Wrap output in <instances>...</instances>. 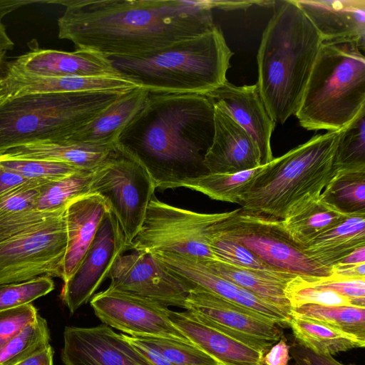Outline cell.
Returning <instances> with one entry per match:
<instances>
[{"label":"cell","instance_id":"45","mask_svg":"<svg viewBox=\"0 0 365 365\" xmlns=\"http://www.w3.org/2000/svg\"><path fill=\"white\" fill-rule=\"evenodd\" d=\"M302 284L337 292L344 297L365 301V279H335L330 276L323 277L297 275Z\"/></svg>","mask_w":365,"mask_h":365},{"label":"cell","instance_id":"50","mask_svg":"<svg viewBox=\"0 0 365 365\" xmlns=\"http://www.w3.org/2000/svg\"><path fill=\"white\" fill-rule=\"evenodd\" d=\"M24 177L11 170L0 165V195L26 182Z\"/></svg>","mask_w":365,"mask_h":365},{"label":"cell","instance_id":"29","mask_svg":"<svg viewBox=\"0 0 365 365\" xmlns=\"http://www.w3.org/2000/svg\"><path fill=\"white\" fill-rule=\"evenodd\" d=\"M206 260L221 277L290 314L291 306L286 297L285 288L287 283L298 274L279 269H252L218 260Z\"/></svg>","mask_w":365,"mask_h":365},{"label":"cell","instance_id":"48","mask_svg":"<svg viewBox=\"0 0 365 365\" xmlns=\"http://www.w3.org/2000/svg\"><path fill=\"white\" fill-rule=\"evenodd\" d=\"M123 336L153 365H173L158 351L142 342L138 337L123 334Z\"/></svg>","mask_w":365,"mask_h":365},{"label":"cell","instance_id":"49","mask_svg":"<svg viewBox=\"0 0 365 365\" xmlns=\"http://www.w3.org/2000/svg\"><path fill=\"white\" fill-rule=\"evenodd\" d=\"M329 276L335 279H365V262L357 264L336 263L331 266Z\"/></svg>","mask_w":365,"mask_h":365},{"label":"cell","instance_id":"34","mask_svg":"<svg viewBox=\"0 0 365 365\" xmlns=\"http://www.w3.org/2000/svg\"><path fill=\"white\" fill-rule=\"evenodd\" d=\"M93 170H79L62 178L46 182L33 209L40 212H54L66 208L76 198L89 194Z\"/></svg>","mask_w":365,"mask_h":365},{"label":"cell","instance_id":"44","mask_svg":"<svg viewBox=\"0 0 365 365\" xmlns=\"http://www.w3.org/2000/svg\"><path fill=\"white\" fill-rule=\"evenodd\" d=\"M38 314L37 309L31 303L0 311V351Z\"/></svg>","mask_w":365,"mask_h":365},{"label":"cell","instance_id":"40","mask_svg":"<svg viewBox=\"0 0 365 365\" xmlns=\"http://www.w3.org/2000/svg\"><path fill=\"white\" fill-rule=\"evenodd\" d=\"M0 165L18 173L27 180H54L83 170L61 162L1 157Z\"/></svg>","mask_w":365,"mask_h":365},{"label":"cell","instance_id":"19","mask_svg":"<svg viewBox=\"0 0 365 365\" xmlns=\"http://www.w3.org/2000/svg\"><path fill=\"white\" fill-rule=\"evenodd\" d=\"M9 70L46 76H85L123 78L108 58L87 50L72 52L34 46L9 61Z\"/></svg>","mask_w":365,"mask_h":365},{"label":"cell","instance_id":"26","mask_svg":"<svg viewBox=\"0 0 365 365\" xmlns=\"http://www.w3.org/2000/svg\"><path fill=\"white\" fill-rule=\"evenodd\" d=\"M115 145L93 144L69 140L36 142L9 149L0 157L61 162L79 170H91L103 161Z\"/></svg>","mask_w":365,"mask_h":365},{"label":"cell","instance_id":"28","mask_svg":"<svg viewBox=\"0 0 365 365\" xmlns=\"http://www.w3.org/2000/svg\"><path fill=\"white\" fill-rule=\"evenodd\" d=\"M365 246V214L349 215L302 247L304 253L331 269L354 250Z\"/></svg>","mask_w":365,"mask_h":365},{"label":"cell","instance_id":"51","mask_svg":"<svg viewBox=\"0 0 365 365\" xmlns=\"http://www.w3.org/2000/svg\"><path fill=\"white\" fill-rule=\"evenodd\" d=\"M53 349L49 345L44 350L30 356L15 365H53Z\"/></svg>","mask_w":365,"mask_h":365},{"label":"cell","instance_id":"47","mask_svg":"<svg viewBox=\"0 0 365 365\" xmlns=\"http://www.w3.org/2000/svg\"><path fill=\"white\" fill-rule=\"evenodd\" d=\"M289 350L290 346L286 339L281 337L264 354L262 362L266 365H287L290 359Z\"/></svg>","mask_w":365,"mask_h":365},{"label":"cell","instance_id":"30","mask_svg":"<svg viewBox=\"0 0 365 365\" xmlns=\"http://www.w3.org/2000/svg\"><path fill=\"white\" fill-rule=\"evenodd\" d=\"M265 165L235 173H210L168 185L165 190L178 187L200 192L215 200L241 204L243 196Z\"/></svg>","mask_w":365,"mask_h":365},{"label":"cell","instance_id":"7","mask_svg":"<svg viewBox=\"0 0 365 365\" xmlns=\"http://www.w3.org/2000/svg\"><path fill=\"white\" fill-rule=\"evenodd\" d=\"M125 92H50L9 96L0 103V155L19 145L68 140Z\"/></svg>","mask_w":365,"mask_h":365},{"label":"cell","instance_id":"18","mask_svg":"<svg viewBox=\"0 0 365 365\" xmlns=\"http://www.w3.org/2000/svg\"><path fill=\"white\" fill-rule=\"evenodd\" d=\"M205 96L250 134L259 148L262 165L274 159L270 140L276 123L266 110L257 83L238 86L227 81Z\"/></svg>","mask_w":365,"mask_h":365},{"label":"cell","instance_id":"20","mask_svg":"<svg viewBox=\"0 0 365 365\" xmlns=\"http://www.w3.org/2000/svg\"><path fill=\"white\" fill-rule=\"evenodd\" d=\"M214 108V135L204 157L208 172L235 173L262 165L259 148L250 134L225 112Z\"/></svg>","mask_w":365,"mask_h":365},{"label":"cell","instance_id":"10","mask_svg":"<svg viewBox=\"0 0 365 365\" xmlns=\"http://www.w3.org/2000/svg\"><path fill=\"white\" fill-rule=\"evenodd\" d=\"M217 232L242 245L274 268L307 277L331 274L330 269L311 259L289 237L282 220L251 214L239 208L228 212Z\"/></svg>","mask_w":365,"mask_h":365},{"label":"cell","instance_id":"37","mask_svg":"<svg viewBox=\"0 0 365 365\" xmlns=\"http://www.w3.org/2000/svg\"><path fill=\"white\" fill-rule=\"evenodd\" d=\"M138 338L158 351L173 365H222L191 342L163 337Z\"/></svg>","mask_w":365,"mask_h":365},{"label":"cell","instance_id":"2","mask_svg":"<svg viewBox=\"0 0 365 365\" xmlns=\"http://www.w3.org/2000/svg\"><path fill=\"white\" fill-rule=\"evenodd\" d=\"M215 108L205 95L149 93L116 144L135 158L156 189L208 173L205 155L214 135Z\"/></svg>","mask_w":365,"mask_h":365},{"label":"cell","instance_id":"24","mask_svg":"<svg viewBox=\"0 0 365 365\" xmlns=\"http://www.w3.org/2000/svg\"><path fill=\"white\" fill-rule=\"evenodd\" d=\"M10 97L50 92L128 91L136 86L119 78L61 76L46 77L8 71L4 79Z\"/></svg>","mask_w":365,"mask_h":365},{"label":"cell","instance_id":"22","mask_svg":"<svg viewBox=\"0 0 365 365\" xmlns=\"http://www.w3.org/2000/svg\"><path fill=\"white\" fill-rule=\"evenodd\" d=\"M168 317L190 342L222 365H252L262 362L264 354L202 323L190 310L170 309Z\"/></svg>","mask_w":365,"mask_h":365},{"label":"cell","instance_id":"11","mask_svg":"<svg viewBox=\"0 0 365 365\" xmlns=\"http://www.w3.org/2000/svg\"><path fill=\"white\" fill-rule=\"evenodd\" d=\"M66 208L0 244V284L38 277L62 278L67 246Z\"/></svg>","mask_w":365,"mask_h":365},{"label":"cell","instance_id":"35","mask_svg":"<svg viewBox=\"0 0 365 365\" xmlns=\"http://www.w3.org/2000/svg\"><path fill=\"white\" fill-rule=\"evenodd\" d=\"M46 320L39 314L0 351V365H15L44 350L50 344Z\"/></svg>","mask_w":365,"mask_h":365},{"label":"cell","instance_id":"14","mask_svg":"<svg viewBox=\"0 0 365 365\" xmlns=\"http://www.w3.org/2000/svg\"><path fill=\"white\" fill-rule=\"evenodd\" d=\"M91 306L104 324L131 336L190 342L170 320L168 307L156 302L108 288L93 296Z\"/></svg>","mask_w":365,"mask_h":365},{"label":"cell","instance_id":"56","mask_svg":"<svg viewBox=\"0 0 365 365\" xmlns=\"http://www.w3.org/2000/svg\"><path fill=\"white\" fill-rule=\"evenodd\" d=\"M7 52H0V80L5 79L9 71V61L6 56Z\"/></svg>","mask_w":365,"mask_h":365},{"label":"cell","instance_id":"12","mask_svg":"<svg viewBox=\"0 0 365 365\" xmlns=\"http://www.w3.org/2000/svg\"><path fill=\"white\" fill-rule=\"evenodd\" d=\"M185 309L202 323L264 354L282 337L277 323L199 287H191Z\"/></svg>","mask_w":365,"mask_h":365},{"label":"cell","instance_id":"36","mask_svg":"<svg viewBox=\"0 0 365 365\" xmlns=\"http://www.w3.org/2000/svg\"><path fill=\"white\" fill-rule=\"evenodd\" d=\"M334 166L336 172L365 169V108L339 130Z\"/></svg>","mask_w":365,"mask_h":365},{"label":"cell","instance_id":"23","mask_svg":"<svg viewBox=\"0 0 365 365\" xmlns=\"http://www.w3.org/2000/svg\"><path fill=\"white\" fill-rule=\"evenodd\" d=\"M108 211L104 200L93 193L76 198L67 205L65 212L67 246L61 278L63 283L79 267L103 217Z\"/></svg>","mask_w":365,"mask_h":365},{"label":"cell","instance_id":"9","mask_svg":"<svg viewBox=\"0 0 365 365\" xmlns=\"http://www.w3.org/2000/svg\"><path fill=\"white\" fill-rule=\"evenodd\" d=\"M155 189L145 168L116 144L93 170L90 193L104 200L129 247L143 224Z\"/></svg>","mask_w":365,"mask_h":365},{"label":"cell","instance_id":"21","mask_svg":"<svg viewBox=\"0 0 365 365\" xmlns=\"http://www.w3.org/2000/svg\"><path fill=\"white\" fill-rule=\"evenodd\" d=\"M322 42L352 41L365 48V0H294Z\"/></svg>","mask_w":365,"mask_h":365},{"label":"cell","instance_id":"6","mask_svg":"<svg viewBox=\"0 0 365 365\" xmlns=\"http://www.w3.org/2000/svg\"><path fill=\"white\" fill-rule=\"evenodd\" d=\"M338 131L313 136L265 165L245 193L240 209L279 220L302 200L322 193L336 173Z\"/></svg>","mask_w":365,"mask_h":365},{"label":"cell","instance_id":"54","mask_svg":"<svg viewBox=\"0 0 365 365\" xmlns=\"http://www.w3.org/2000/svg\"><path fill=\"white\" fill-rule=\"evenodd\" d=\"M365 262V246L360 247L345 256L337 263L341 264H357Z\"/></svg>","mask_w":365,"mask_h":365},{"label":"cell","instance_id":"1","mask_svg":"<svg viewBox=\"0 0 365 365\" xmlns=\"http://www.w3.org/2000/svg\"><path fill=\"white\" fill-rule=\"evenodd\" d=\"M58 38L76 50L140 58L207 34L216 26L210 1L61 0Z\"/></svg>","mask_w":365,"mask_h":365},{"label":"cell","instance_id":"5","mask_svg":"<svg viewBox=\"0 0 365 365\" xmlns=\"http://www.w3.org/2000/svg\"><path fill=\"white\" fill-rule=\"evenodd\" d=\"M365 48L324 41L295 116L309 130L338 131L365 108Z\"/></svg>","mask_w":365,"mask_h":365},{"label":"cell","instance_id":"43","mask_svg":"<svg viewBox=\"0 0 365 365\" xmlns=\"http://www.w3.org/2000/svg\"><path fill=\"white\" fill-rule=\"evenodd\" d=\"M47 181L30 180L0 195V215L33 209L42 185Z\"/></svg>","mask_w":365,"mask_h":365},{"label":"cell","instance_id":"46","mask_svg":"<svg viewBox=\"0 0 365 365\" xmlns=\"http://www.w3.org/2000/svg\"><path fill=\"white\" fill-rule=\"evenodd\" d=\"M291 354L295 365H346L336 361L331 355L317 353L299 343L291 348Z\"/></svg>","mask_w":365,"mask_h":365},{"label":"cell","instance_id":"52","mask_svg":"<svg viewBox=\"0 0 365 365\" xmlns=\"http://www.w3.org/2000/svg\"><path fill=\"white\" fill-rule=\"evenodd\" d=\"M43 3L37 0H0V21L4 16L22 6L31 4Z\"/></svg>","mask_w":365,"mask_h":365},{"label":"cell","instance_id":"58","mask_svg":"<svg viewBox=\"0 0 365 365\" xmlns=\"http://www.w3.org/2000/svg\"><path fill=\"white\" fill-rule=\"evenodd\" d=\"M252 365H266L264 364L263 362H261L259 364H252Z\"/></svg>","mask_w":365,"mask_h":365},{"label":"cell","instance_id":"13","mask_svg":"<svg viewBox=\"0 0 365 365\" xmlns=\"http://www.w3.org/2000/svg\"><path fill=\"white\" fill-rule=\"evenodd\" d=\"M108 288L145 298L164 306L185 309L190 286L170 272L148 252L133 250L115 261Z\"/></svg>","mask_w":365,"mask_h":365},{"label":"cell","instance_id":"15","mask_svg":"<svg viewBox=\"0 0 365 365\" xmlns=\"http://www.w3.org/2000/svg\"><path fill=\"white\" fill-rule=\"evenodd\" d=\"M129 249L123 230L112 212L103 217L79 267L63 283L61 297L73 314L88 302L108 277L116 259Z\"/></svg>","mask_w":365,"mask_h":365},{"label":"cell","instance_id":"38","mask_svg":"<svg viewBox=\"0 0 365 365\" xmlns=\"http://www.w3.org/2000/svg\"><path fill=\"white\" fill-rule=\"evenodd\" d=\"M296 276L287 283L285 288L286 297L291 307L304 304L365 307V301L353 299L330 289L304 284Z\"/></svg>","mask_w":365,"mask_h":365},{"label":"cell","instance_id":"32","mask_svg":"<svg viewBox=\"0 0 365 365\" xmlns=\"http://www.w3.org/2000/svg\"><path fill=\"white\" fill-rule=\"evenodd\" d=\"M290 314L320 322L365 341V307L304 304L291 307Z\"/></svg>","mask_w":365,"mask_h":365},{"label":"cell","instance_id":"57","mask_svg":"<svg viewBox=\"0 0 365 365\" xmlns=\"http://www.w3.org/2000/svg\"><path fill=\"white\" fill-rule=\"evenodd\" d=\"M4 79L0 80V103L9 97Z\"/></svg>","mask_w":365,"mask_h":365},{"label":"cell","instance_id":"25","mask_svg":"<svg viewBox=\"0 0 365 365\" xmlns=\"http://www.w3.org/2000/svg\"><path fill=\"white\" fill-rule=\"evenodd\" d=\"M148 94L146 89L138 86L125 92L68 140L115 145L121 132L141 109Z\"/></svg>","mask_w":365,"mask_h":365},{"label":"cell","instance_id":"4","mask_svg":"<svg viewBox=\"0 0 365 365\" xmlns=\"http://www.w3.org/2000/svg\"><path fill=\"white\" fill-rule=\"evenodd\" d=\"M232 55L216 26L146 56L108 58L122 78L149 93L205 95L227 81Z\"/></svg>","mask_w":365,"mask_h":365},{"label":"cell","instance_id":"53","mask_svg":"<svg viewBox=\"0 0 365 365\" xmlns=\"http://www.w3.org/2000/svg\"><path fill=\"white\" fill-rule=\"evenodd\" d=\"M264 1H210L212 9L219 8L225 10L246 9L253 4H262Z\"/></svg>","mask_w":365,"mask_h":365},{"label":"cell","instance_id":"55","mask_svg":"<svg viewBox=\"0 0 365 365\" xmlns=\"http://www.w3.org/2000/svg\"><path fill=\"white\" fill-rule=\"evenodd\" d=\"M14 46V41L9 36L2 21H0V52H7L12 50Z\"/></svg>","mask_w":365,"mask_h":365},{"label":"cell","instance_id":"17","mask_svg":"<svg viewBox=\"0 0 365 365\" xmlns=\"http://www.w3.org/2000/svg\"><path fill=\"white\" fill-rule=\"evenodd\" d=\"M61 359L65 365H153L122 335L106 324L66 327Z\"/></svg>","mask_w":365,"mask_h":365},{"label":"cell","instance_id":"16","mask_svg":"<svg viewBox=\"0 0 365 365\" xmlns=\"http://www.w3.org/2000/svg\"><path fill=\"white\" fill-rule=\"evenodd\" d=\"M152 254L170 272L186 282L190 288L192 286L201 287L277 324H282L287 319L283 309L221 277L206 259L167 252Z\"/></svg>","mask_w":365,"mask_h":365},{"label":"cell","instance_id":"33","mask_svg":"<svg viewBox=\"0 0 365 365\" xmlns=\"http://www.w3.org/2000/svg\"><path fill=\"white\" fill-rule=\"evenodd\" d=\"M321 194L347 215L365 214V169L336 172Z\"/></svg>","mask_w":365,"mask_h":365},{"label":"cell","instance_id":"27","mask_svg":"<svg viewBox=\"0 0 365 365\" xmlns=\"http://www.w3.org/2000/svg\"><path fill=\"white\" fill-rule=\"evenodd\" d=\"M348 216L328 203L320 193L292 207L282 223L289 237L303 247Z\"/></svg>","mask_w":365,"mask_h":365},{"label":"cell","instance_id":"31","mask_svg":"<svg viewBox=\"0 0 365 365\" xmlns=\"http://www.w3.org/2000/svg\"><path fill=\"white\" fill-rule=\"evenodd\" d=\"M289 325L298 343L317 353L332 355L365 346V341L316 320L291 316Z\"/></svg>","mask_w":365,"mask_h":365},{"label":"cell","instance_id":"8","mask_svg":"<svg viewBox=\"0 0 365 365\" xmlns=\"http://www.w3.org/2000/svg\"><path fill=\"white\" fill-rule=\"evenodd\" d=\"M227 214L228 212H197L163 202L154 195L143 224L129 244V249L218 260L210 245L220 223Z\"/></svg>","mask_w":365,"mask_h":365},{"label":"cell","instance_id":"41","mask_svg":"<svg viewBox=\"0 0 365 365\" xmlns=\"http://www.w3.org/2000/svg\"><path fill=\"white\" fill-rule=\"evenodd\" d=\"M210 246L219 261L235 267L262 270L277 269L264 262L242 245L217 232L211 239Z\"/></svg>","mask_w":365,"mask_h":365},{"label":"cell","instance_id":"3","mask_svg":"<svg viewBox=\"0 0 365 365\" xmlns=\"http://www.w3.org/2000/svg\"><path fill=\"white\" fill-rule=\"evenodd\" d=\"M280 3L262 34L257 85L272 119L283 124L300 104L322 40L294 0Z\"/></svg>","mask_w":365,"mask_h":365},{"label":"cell","instance_id":"39","mask_svg":"<svg viewBox=\"0 0 365 365\" xmlns=\"http://www.w3.org/2000/svg\"><path fill=\"white\" fill-rule=\"evenodd\" d=\"M49 277H38L28 281L0 284V311L31 304L54 289Z\"/></svg>","mask_w":365,"mask_h":365},{"label":"cell","instance_id":"42","mask_svg":"<svg viewBox=\"0 0 365 365\" xmlns=\"http://www.w3.org/2000/svg\"><path fill=\"white\" fill-rule=\"evenodd\" d=\"M63 209L50 212L30 209L0 215V244L30 230Z\"/></svg>","mask_w":365,"mask_h":365}]
</instances>
